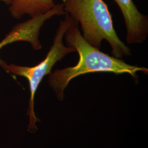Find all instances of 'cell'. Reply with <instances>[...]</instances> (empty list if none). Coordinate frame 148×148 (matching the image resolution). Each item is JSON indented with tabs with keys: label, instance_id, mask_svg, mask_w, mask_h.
<instances>
[{
	"label": "cell",
	"instance_id": "obj_1",
	"mask_svg": "<svg viewBox=\"0 0 148 148\" xmlns=\"http://www.w3.org/2000/svg\"><path fill=\"white\" fill-rule=\"evenodd\" d=\"M64 38L67 46L74 48L79 54V59L75 66L56 69L48 75V82L59 101H63L64 92L69 82L80 75L95 73L127 74L138 77L137 73L148 74L144 67L128 64L121 59L117 58L102 52L91 46L82 36L79 29V23L75 20L72 25L65 32Z\"/></svg>",
	"mask_w": 148,
	"mask_h": 148
},
{
	"label": "cell",
	"instance_id": "obj_2",
	"mask_svg": "<svg viewBox=\"0 0 148 148\" xmlns=\"http://www.w3.org/2000/svg\"><path fill=\"white\" fill-rule=\"evenodd\" d=\"M62 4L65 12L81 24L82 35L91 46L100 49L101 42L106 40L112 56L120 59L131 55V49L117 36L103 0H63Z\"/></svg>",
	"mask_w": 148,
	"mask_h": 148
},
{
	"label": "cell",
	"instance_id": "obj_3",
	"mask_svg": "<svg viewBox=\"0 0 148 148\" xmlns=\"http://www.w3.org/2000/svg\"><path fill=\"white\" fill-rule=\"evenodd\" d=\"M63 21H60L59 25L53 38V44L49 50L46 57L41 62L33 66H25L7 63L3 60L0 61V67L6 73L13 76H21L27 79L30 88V99L27 110L29 116L27 131L35 132L37 130L38 119L34 110V99L38 86L43 79L52 72L56 64L68 54L76 52L74 48L65 46L63 38L65 32L72 25L75 20L65 13Z\"/></svg>",
	"mask_w": 148,
	"mask_h": 148
},
{
	"label": "cell",
	"instance_id": "obj_4",
	"mask_svg": "<svg viewBox=\"0 0 148 148\" xmlns=\"http://www.w3.org/2000/svg\"><path fill=\"white\" fill-rule=\"evenodd\" d=\"M65 13L63 4L59 3L45 14L16 24L0 41V51L7 45L16 42H28L34 50L41 49L42 46L39 36L43 25L53 16H63ZM1 60L0 58V61Z\"/></svg>",
	"mask_w": 148,
	"mask_h": 148
},
{
	"label": "cell",
	"instance_id": "obj_5",
	"mask_svg": "<svg viewBox=\"0 0 148 148\" xmlns=\"http://www.w3.org/2000/svg\"><path fill=\"white\" fill-rule=\"evenodd\" d=\"M121 11L126 24V42L130 45L144 42L148 34V17L141 13L133 0H114Z\"/></svg>",
	"mask_w": 148,
	"mask_h": 148
},
{
	"label": "cell",
	"instance_id": "obj_6",
	"mask_svg": "<svg viewBox=\"0 0 148 148\" xmlns=\"http://www.w3.org/2000/svg\"><path fill=\"white\" fill-rule=\"evenodd\" d=\"M54 0H11L9 12L16 19L24 16L31 18L45 14L52 10L56 4Z\"/></svg>",
	"mask_w": 148,
	"mask_h": 148
},
{
	"label": "cell",
	"instance_id": "obj_7",
	"mask_svg": "<svg viewBox=\"0 0 148 148\" xmlns=\"http://www.w3.org/2000/svg\"><path fill=\"white\" fill-rule=\"evenodd\" d=\"M0 2H3L7 5H10L11 3V0H0Z\"/></svg>",
	"mask_w": 148,
	"mask_h": 148
}]
</instances>
